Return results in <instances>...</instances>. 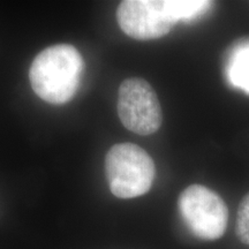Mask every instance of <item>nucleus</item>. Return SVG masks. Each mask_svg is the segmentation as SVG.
Returning <instances> with one entry per match:
<instances>
[{"instance_id":"nucleus-7","label":"nucleus","mask_w":249,"mask_h":249,"mask_svg":"<svg viewBox=\"0 0 249 249\" xmlns=\"http://www.w3.org/2000/svg\"><path fill=\"white\" fill-rule=\"evenodd\" d=\"M235 233L242 244L249 246V192L242 197L238 207Z\"/></svg>"},{"instance_id":"nucleus-6","label":"nucleus","mask_w":249,"mask_h":249,"mask_svg":"<svg viewBox=\"0 0 249 249\" xmlns=\"http://www.w3.org/2000/svg\"><path fill=\"white\" fill-rule=\"evenodd\" d=\"M225 71L233 87L249 93V37L236 40L229 50Z\"/></svg>"},{"instance_id":"nucleus-4","label":"nucleus","mask_w":249,"mask_h":249,"mask_svg":"<svg viewBox=\"0 0 249 249\" xmlns=\"http://www.w3.org/2000/svg\"><path fill=\"white\" fill-rule=\"evenodd\" d=\"M117 20L127 36L149 40L166 36L181 15L178 0H126L118 7Z\"/></svg>"},{"instance_id":"nucleus-3","label":"nucleus","mask_w":249,"mask_h":249,"mask_svg":"<svg viewBox=\"0 0 249 249\" xmlns=\"http://www.w3.org/2000/svg\"><path fill=\"white\" fill-rule=\"evenodd\" d=\"M179 213L188 230L201 240L222 238L229 224V209L222 197L202 185L188 186L179 196Z\"/></svg>"},{"instance_id":"nucleus-2","label":"nucleus","mask_w":249,"mask_h":249,"mask_svg":"<svg viewBox=\"0 0 249 249\" xmlns=\"http://www.w3.org/2000/svg\"><path fill=\"white\" fill-rule=\"evenodd\" d=\"M105 172L112 194L119 198L147 194L156 178L154 160L133 143H120L107 151Z\"/></svg>"},{"instance_id":"nucleus-5","label":"nucleus","mask_w":249,"mask_h":249,"mask_svg":"<svg viewBox=\"0 0 249 249\" xmlns=\"http://www.w3.org/2000/svg\"><path fill=\"white\" fill-rule=\"evenodd\" d=\"M118 114L130 132L150 135L160 128L163 112L157 93L145 80H124L118 91Z\"/></svg>"},{"instance_id":"nucleus-1","label":"nucleus","mask_w":249,"mask_h":249,"mask_svg":"<svg viewBox=\"0 0 249 249\" xmlns=\"http://www.w3.org/2000/svg\"><path fill=\"white\" fill-rule=\"evenodd\" d=\"M82 55L70 44H57L36 55L29 71L34 92L50 104L61 105L74 97L82 76Z\"/></svg>"}]
</instances>
